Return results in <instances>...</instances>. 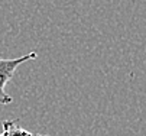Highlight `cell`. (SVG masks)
Masks as SVG:
<instances>
[{
	"instance_id": "cell-1",
	"label": "cell",
	"mask_w": 146,
	"mask_h": 136,
	"mask_svg": "<svg viewBox=\"0 0 146 136\" xmlns=\"http://www.w3.org/2000/svg\"><path fill=\"white\" fill-rule=\"evenodd\" d=\"M36 56V52H28L19 58H0V104H10L13 102L12 96L5 90L7 83L13 78L16 70L20 65L35 60Z\"/></svg>"
},
{
	"instance_id": "cell-2",
	"label": "cell",
	"mask_w": 146,
	"mask_h": 136,
	"mask_svg": "<svg viewBox=\"0 0 146 136\" xmlns=\"http://www.w3.org/2000/svg\"><path fill=\"white\" fill-rule=\"evenodd\" d=\"M17 119H10V120H5L2 123L3 130L0 133V136H48V135H36L32 133L26 129H23L17 123Z\"/></svg>"
}]
</instances>
